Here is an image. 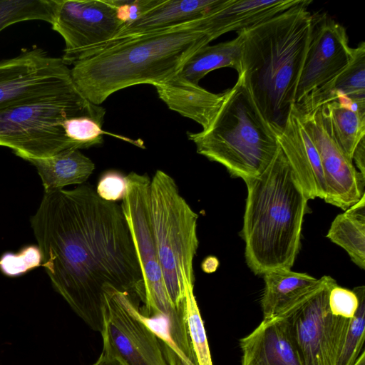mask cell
<instances>
[{
    "instance_id": "obj_25",
    "label": "cell",
    "mask_w": 365,
    "mask_h": 365,
    "mask_svg": "<svg viewBox=\"0 0 365 365\" xmlns=\"http://www.w3.org/2000/svg\"><path fill=\"white\" fill-rule=\"evenodd\" d=\"M327 237L342 247L356 265L365 269V194L334 218Z\"/></svg>"
},
{
    "instance_id": "obj_8",
    "label": "cell",
    "mask_w": 365,
    "mask_h": 365,
    "mask_svg": "<svg viewBox=\"0 0 365 365\" xmlns=\"http://www.w3.org/2000/svg\"><path fill=\"white\" fill-rule=\"evenodd\" d=\"M126 190L120 205L130 229L141 267L145 287V317L163 324L166 335L178 348L190 342L185 313L173 305L167 293L158 257L150 217V179L131 172L125 176Z\"/></svg>"
},
{
    "instance_id": "obj_29",
    "label": "cell",
    "mask_w": 365,
    "mask_h": 365,
    "mask_svg": "<svg viewBox=\"0 0 365 365\" xmlns=\"http://www.w3.org/2000/svg\"><path fill=\"white\" fill-rule=\"evenodd\" d=\"M103 124L88 116L68 118L63 121V127L66 136L78 150L88 148L103 143Z\"/></svg>"
},
{
    "instance_id": "obj_37",
    "label": "cell",
    "mask_w": 365,
    "mask_h": 365,
    "mask_svg": "<svg viewBox=\"0 0 365 365\" xmlns=\"http://www.w3.org/2000/svg\"><path fill=\"white\" fill-rule=\"evenodd\" d=\"M354 365H365V351L361 352V355Z\"/></svg>"
},
{
    "instance_id": "obj_26",
    "label": "cell",
    "mask_w": 365,
    "mask_h": 365,
    "mask_svg": "<svg viewBox=\"0 0 365 365\" xmlns=\"http://www.w3.org/2000/svg\"><path fill=\"white\" fill-rule=\"evenodd\" d=\"M56 6L57 0H0V31L27 21L51 24Z\"/></svg>"
},
{
    "instance_id": "obj_34",
    "label": "cell",
    "mask_w": 365,
    "mask_h": 365,
    "mask_svg": "<svg viewBox=\"0 0 365 365\" xmlns=\"http://www.w3.org/2000/svg\"><path fill=\"white\" fill-rule=\"evenodd\" d=\"M352 161L355 163L357 170L365 177V138H363L355 148Z\"/></svg>"
},
{
    "instance_id": "obj_10",
    "label": "cell",
    "mask_w": 365,
    "mask_h": 365,
    "mask_svg": "<svg viewBox=\"0 0 365 365\" xmlns=\"http://www.w3.org/2000/svg\"><path fill=\"white\" fill-rule=\"evenodd\" d=\"M77 91L68 66L42 48L0 61V110Z\"/></svg>"
},
{
    "instance_id": "obj_32",
    "label": "cell",
    "mask_w": 365,
    "mask_h": 365,
    "mask_svg": "<svg viewBox=\"0 0 365 365\" xmlns=\"http://www.w3.org/2000/svg\"><path fill=\"white\" fill-rule=\"evenodd\" d=\"M163 0H113L124 27L138 20Z\"/></svg>"
},
{
    "instance_id": "obj_4",
    "label": "cell",
    "mask_w": 365,
    "mask_h": 365,
    "mask_svg": "<svg viewBox=\"0 0 365 365\" xmlns=\"http://www.w3.org/2000/svg\"><path fill=\"white\" fill-rule=\"evenodd\" d=\"M244 181L247 195L242 236L248 267L257 275L291 269L309 199L280 147L260 175Z\"/></svg>"
},
{
    "instance_id": "obj_35",
    "label": "cell",
    "mask_w": 365,
    "mask_h": 365,
    "mask_svg": "<svg viewBox=\"0 0 365 365\" xmlns=\"http://www.w3.org/2000/svg\"><path fill=\"white\" fill-rule=\"evenodd\" d=\"M93 365H125L118 359L102 351L100 357Z\"/></svg>"
},
{
    "instance_id": "obj_11",
    "label": "cell",
    "mask_w": 365,
    "mask_h": 365,
    "mask_svg": "<svg viewBox=\"0 0 365 365\" xmlns=\"http://www.w3.org/2000/svg\"><path fill=\"white\" fill-rule=\"evenodd\" d=\"M134 298L114 288L106 292L103 352L125 365H169L161 340L141 319Z\"/></svg>"
},
{
    "instance_id": "obj_33",
    "label": "cell",
    "mask_w": 365,
    "mask_h": 365,
    "mask_svg": "<svg viewBox=\"0 0 365 365\" xmlns=\"http://www.w3.org/2000/svg\"><path fill=\"white\" fill-rule=\"evenodd\" d=\"M125 190V176L115 171H108L101 178L96 191L103 200L115 202L123 198Z\"/></svg>"
},
{
    "instance_id": "obj_21",
    "label": "cell",
    "mask_w": 365,
    "mask_h": 365,
    "mask_svg": "<svg viewBox=\"0 0 365 365\" xmlns=\"http://www.w3.org/2000/svg\"><path fill=\"white\" fill-rule=\"evenodd\" d=\"M319 109L331 138L352 160L355 148L365 138V108L332 101Z\"/></svg>"
},
{
    "instance_id": "obj_3",
    "label": "cell",
    "mask_w": 365,
    "mask_h": 365,
    "mask_svg": "<svg viewBox=\"0 0 365 365\" xmlns=\"http://www.w3.org/2000/svg\"><path fill=\"white\" fill-rule=\"evenodd\" d=\"M300 0L291 8L250 28L242 36V73L247 88L273 132L284 127L294 106L306 56L312 3Z\"/></svg>"
},
{
    "instance_id": "obj_36",
    "label": "cell",
    "mask_w": 365,
    "mask_h": 365,
    "mask_svg": "<svg viewBox=\"0 0 365 365\" xmlns=\"http://www.w3.org/2000/svg\"><path fill=\"white\" fill-rule=\"evenodd\" d=\"M218 267V260L215 257H208L204 262L202 268L206 272H212L216 270Z\"/></svg>"
},
{
    "instance_id": "obj_27",
    "label": "cell",
    "mask_w": 365,
    "mask_h": 365,
    "mask_svg": "<svg viewBox=\"0 0 365 365\" xmlns=\"http://www.w3.org/2000/svg\"><path fill=\"white\" fill-rule=\"evenodd\" d=\"M185 313L197 365H212L204 324L193 292L194 283L184 280Z\"/></svg>"
},
{
    "instance_id": "obj_20",
    "label": "cell",
    "mask_w": 365,
    "mask_h": 365,
    "mask_svg": "<svg viewBox=\"0 0 365 365\" xmlns=\"http://www.w3.org/2000/svg\"><path fill=\"white\" fill-rule=\"evenodd\" d=\"M28 161L36 167L44 193L63 189L66 185L84 184L95 169L93 162L77 149Z\"/></svg>"
},
{
    "instance_id": "obj_24",
    "label": "cell",
    "mask_w": 365,
    "mask_h": 365,
    "mask_svg": "<svg viewBox=\"0 0 365 365\" xmlns=\"http://www.w3.org/2000/svg\"><path fill=\"white\" fill-rule=\"evenodd\" d=\"M332 101L365 107V43L354 48L353 57L327 90L307 108L309 112Z\"/></svg>"
},
{
    "instance_id": "obj_16",
    "label": "cell",
    "mask_w": 365,
    "mask_h": 365,
    "mask_svg": "<svg viewBox=\"0 0 365 365\" xmlns=\"http://www.w3.org/2000/svg\"><path fill=\"white\" fill-rule=\"evenodd\" d=\"M240 345L241 365H302L287 323L279 317L263 319Z\"/></svg>"
},
{
    "instance_id": "obj_7",
    "label": "cell",
    "mask_w": 365,
    "mask_h": 365,
    "mask_svg": "<svg viewBox=\"0 0 365 365\" xmlns=\"http://www.w3.org/2000/svg\"><path fill=\"white\" fill-rule=\"evenodd\" d=\"M106 110L79 91L0 110V146L29 160L77 149L66 136L64 120L88 116L103 124Z\"/></svg>"
},
{
    "instance_id": "obj_2",
    "label": "cell",
    "mask_w": 365,
    "mask_h": 365,
    "mask_svg": "<svg viewBox=\"0 0 365 365\" xmlns=\"http://www.w3.org/2000/svg\"><path fill=\"white\" fill-rule=\"evenodd\" d=\"M205 16L119 42L83 58L71 68L73 81L81 93L98 106L125 88L164 83L178 74L196 51L213 41Z\"/></svg>"
},
{
    "instance_id": "obj_30",
    "label": "cell",
    "mask_w": 365,
    "mask_h": 365,
    "mask_svg": "<svg viewBox=\"0 0 365 365\" xmlns=\"http://www.w3.org/2000/svg\"><path fill=\"white\" fill-rule=\"evenodd\" d=\"M42 254L38 245H29L19 252H5L0 257V270L7 277H19L41 266Z\"/></svg>"
},
{
    "instance_id": "obj_6",
    "label": "cell",
    "mask_w": 365,
    "mask_h": 365,
    "mask_svg": "<svg viewBox=\"0 0 365 365\" xmlns=\"http://www.w3.org/2000/svg\"><path fill=\"white\" fill-rule=\"evenodd\" d=\"M150 217L164 284L176 309L185 312L183 281L194 282L193 259L199 241L198 215L175 180L158 170L150 180Z\"/></svg>"
},
{
    "instance_id": "obj_23",
    "label": "cell",
    "mask_w": 365,
    "mask_h": 365,
    "mask_svg": "<svg viewBox=\"0 0 365 365\" xmlns=\"http://www.w3.org/2000/svg\"><path fill=\"white\" fill-rule=\"evenodd\" d=\"M215 45H206L191 55L177 74L181 78L195 85L212 71L232 68L242 73V36Z\"/></svg>"
},
{
    "instance_id": "obj_12",
    "label": "cell",
    "mask_w": 365,
    "mask_h": 365,
    "mask_svg": "<svg viewBox=\"0 0 365 365\" xmlns=\"http://www.w3.org/2000/svg\"><path fill=\"white\" fill-rule=\"evenodd\" d=\"M354 52L343 25L326 13L312 14L309 41L294 106L304 109L321 96L351 61Z\"/></svg>"
},
{
    "instance_id": "obj_9",
    "label": "cell",
    "mask_w": 365,
    "mask_h": 365,
    "mask_svg": "<svg viewBox=\"0 0 365 365\" xmlns=\"http://www.w3.org/2000/svg\"><path fill=\"white\" fill-rule=\"evenodd\" d=\"M336 284L322 277L276 315L287 323L302 365L336 364L351 321L329 309V292Z\"/></svg>"
},
{
    "instance_id": "obj_15",
    "label": "cell",
    "mask_w": 365,
    "mask_h": 365,
    "mask_svg": "<svg viewBox=\"0 0 365 365\" xmlns=\"http://www.w3.org/2000/svg\"><path fill=\"white\" fill-rule=\"evenodd\" d=\"M274 133L308 199H324L326 186L319 155L294 106L284 127Z\"/></svg>"
},
{
    "instance_id": "obj_14",
    "label": "cell",
    "mask_w": 365,
    "mask_h": 365,
    "mask_svg": "<svg viewBox=\"0 0 365 365\" xmlns=\"http://www.w3.org/2000/svg\"><path fill=\"white\" fill-rule=\"evenodd\" d=\"M296 110L319 155L326 186L324 200L346 210L364 195L365 177L331 138L319 107L309 112Z\"/></svg>"
},
{
    "instance_id": "obj_19",
    "label": "cell",
    "mask_w": 365,
    "mask_h": 365,
    "mask_svg": "<svg viewBox=\"0 0 365 365\" xmlns=\"http://www.w3.org/2000/svg\"><path fill=\"white\" fill-rule=\"evenodd\" d=\"M300 0H226L206 16L213 40L225 33L250 28L296 5Z\"/></svg>"
},
{
    "instance_id": "obj_17",
    "label": "cell",
    "mask_w": 365,
    "mask_h": 365,
    "mask_svg": "<svg viewBox=\"0 0 365 365\" xmlns=\"http://www.w3.org/2000/svg\"><path fill=\"white\" fill-rule=\"evenodd\" d=\"M225 1L163 0L138 20L123 27L102 49L125 40L200 19L220 7Z\"/></svg>"
},
{
    "instance_id": "obj_22",
    "label": "cell",
    "mask_w": 365,
    "mask_h": 365,
    "mask_svg": "<svg viewBox=\"0 0 365 365\" xmlns=\"http://www.w3.org/2000/svg\"><path fill=\"white\" fill-rule=\"evenodd\" d=\"M262 275L264 281L261 299L263 319L275 317L318 281L306 273L285 268L272 269Z\"/></svg>"
},
{
    "instance_id": "obj_18",
    "label": "cell",
    "mask_w": 365,
    "mask_h": 365,
    "mask_svg": "<svg viewBox=\"0 0 365 365\" xmlns=\"http://www.w3.org/2000/svg\"><path fill=\"white\" fill-rule=\"evenodd\" d=\"M155 87L170 109L197 122L202 130L208 127L225 97V91L211 93L177 74Z\"/></svg>"
},
{
    "instance_id": "obj_1",
    "label": "cell",
    "mask_w": 365,
    "mask_h": 365,
    "mask_svg": "<svg viewBox=\"0 0 365 365\" xmlns=\"http://www.w3.org/2000/svg\"><path fill=\"white\" fill-rule=\"evenodd\" d=\"M31 225L54 289L91 329L101 332L109 288L138 297L141 267L121 206L89 185L44 193Z\"/></svg>"
},
{
    "instance_id": "obj_28",
    "label": "cell",
    "mask_w": 365,
    "mask_h": 365,
    "mask_svg": "<svg viewBox=\"0 0 365 365\" xmlns=\"http://www.w3.org/2000/svg\"><path fill=\"white\" fill-rule=\"evenodd\" d=\"M359 304L351 319L347 334L336 365H354L364 349L365 339V287H354Z\"/></svg>"
},
{
    "instance_id": "obj_13",
    "label": "cell",
    "mask_w": 365,
    "mask_h": 365,
    "mask_svg": "<svg viewBox=\"0 0 365 365\" xmlns=\"http://www.w3.org/2000/svg\"><path fill=\"white\" fill-rule=\"evenodd\" d=\"M51 25L64 40L67 66L102 49L124 27L113 0H57Z\"/></svg>"
},
{
    "instance_id": "obj_31",
    "label": "cell",
    "mask_w": 365,
    "mask_h": 365,
    "mask_svg": "<svg viewBox=\"0 0 365 365\" xmlns=\"http://www.w3.org/2000/svg\"><path fill=\"white\" fill-rule=\"evenodd\" d=\"M329 307L331 312L338 317L351 319L357 309L359 299L353 290L337 284L331 288L329 294Z\"/></svg>"
},
{
    "instance_id": "obj_5",
    "label": "cell",
    "mask_w": 365,
    "mask_h": 365,
    "mask_svg": "<svg viewBox=\"0 0 365 365\" xmlns=\"http://www.w3.org/2000/svg\"><path fill=\"white\" fill-rule=\"evenodd\" d=\"M197 153L222 165L243 180L260 175L274 158L279 143L247 88L242 74L225 97L208 127L187 133Z\"/></svg>"
}]
</instances>
